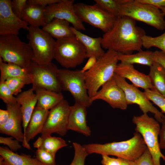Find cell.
Listing matches in <instances>:
<instances>
[{"label":"cell","instance_id":"obj_37","mask_svg":"<svg viewBox=\"0 0 165 165\" xmlns=\"http://www.w3.org/2000/svg\"><path fill=\"white\" fill-rule=\"evenodd\" d=\"M0 98L6 105L17 102L16 97L13 96L5 81L0 82Z\"/></svg>","mask_w":165,"mask_h":165},{"label":"cell","instance_id":"obj_44","mask_svg":"<svg viewBox=\"0 0 165 165\" xmlns=\"http://www.w3.org/2000/svg\"><path fill=\"white\" fill-rule=\"evenodd\" d=\"M153 59L165 69V53L161 51L156 50L153 52Z\"/></svg>","mask_w":165,"mask_h":165},{"label":"cell","instance_id":"obj_36","mask_svg":"<svg viewBox=\"0 0 165 165\" xmlns=\"http://www.w3.org/2000/svg\"><path fill=\"white\" fill-rule=\"evenodd\" d=\"M35 157L44 165H57L55 155L42 148H38L35 152Z\"/></svg>","mask_w":165,"mask_h":165},{"label":"cell","instance_id":"obj_9","mask_svg":"<svg viewBox=\"0 0 165 165\" xmlns=\"http://www.w3.org/2000/svg\"><path fill=\"white\" fill-rule=\"evenodd\" d=\"M58 77L63 90L69 92L75 102L86 108L91 105L86 86L85 72L81 70L59 69Z\"/></svg>","mask_w":165,"mask_h":165},{"label":"cell","instance_id":"obj_35","mask_svg":"<svg viewBox=\"0 0 165 165\" xmlns=\"http://www.w3.org/2000/svg\"><path fill=\"white\" fill-rule=\"evenodd\" d=\"M123 0H95L98 4L105 10L116 17L118 16V9Z\"/></svg>","mask_w":165,"mask_h":165},{"label":"cell","instance_id":"obj_18","mask_svg":"<svg viewBox=\"0 0 165 165\" xmlns=\"http://www.w3.org/2000/svg\"><path fill=\"white\" fill-rule=\"evenodd\" d=\"M115 73L130 80L137 88H141L144 90L154 89L148 75L138 71L133 64L120 62L117 64Z\"/></svg>","mask_w":165,"mask_h":165},{"label":"cell","instance_id":"obj_8","mask_svg":"<svg viewBox=\"0 0 165 165\" xmlns=\"http://www.w3.org/2000/svg\"><path fill=\"white\" fill-rule=\"evenodd\" d=\"M85 58L86 49L75 36L56 40L54 59L62 66L75 68Z\"/></svg>","mask_w":165,"mask_h":165},{"label":"cell","instance_id":"obj_40","mask_svg":"<svg viewBox=\"0 0 165 165\" xmlns=\"http://www.w3.org/2000/svg\"><path fill=\"white\" fill-rule=\"evenodd\" d=\"M27 0H13L12 1V8L15 14L21 18L22 12L27 4Z\"/></svg>","mask_w":165,"mask_h":165},{"label":"cell","instance_id":"obj_33","mask_svg":"<svg viewBox=\"0 0 165 165\" xmlns=\"http://www.w3.org/2000/svg\"><path fill=\"white\" fill-rule=\"evenodd\" d=\"M144 93L150 101L160 109L162 113H165V97L155 89L145 90Z\"/></svg>","mask_w":165,"mask_h":165},{"label":"cell","instance_id":"obj_50","mask_svg":"<svg viewBox=\"0 0 165 165\" xmlns=\"http://www.w3.org/2000/svg\"><path fill=\"white\" fill-rule=\"evenodd\" d=\"M159 9L165 14V7H160Z\"/></svg>","mask_w":165,"mask_h":165},{"label":"cell","instance_id":"obj_30","mask_svg":"<svg viewBox=\"0 0 165 165\" xmlns=\"http://www.w3.org/2000/svg\"><path fill=\"white\" fill-rule=\"evenodd\" d=\"M41 137L42 142L40 148L52 154L55 155L59 149L68 146L66 141L61 138L52 137L51 135L41 136Z\"/></svg>","mask_w":165,"mask_h":165},{"label":"cell","instance_id":"obj_14","mask_svg":"<svg viewBox=\"0 0 165 165\" xmlns=\"http://www.w3.org/2000/svg\"><path fill=\"white\" fill-rule=\"evenodd\" d=\"M74 2V0H61L46 7L45 17L47 24L54 19H58L67 21L78 30H85L83 22L75 11Z\"/></svg>","mask_w":165,"mask_h":165},{"label":"cell","instance_id":"obj_29","mask_svg":"<svg viewBox=\"0 0 165 165\" xmlns=\"http://www.w3.org/2000/svg\"><path fill=\"white\" fill-rule=\"evenodd\" d=\"M154 89L165 97V69L154 61L148 75Z\"/></svg>","mask_w":165,"mask_h":165},{"label":"cell","instance_id":"obj_16","mask_svg":"<svg viewBox=\"0 0 165 165\" xmlns=\"http://www.w3.org/2000/svg\"><path fill=\"white\" fill-rule=\"evenodd\" d=\"M101 100L114 108L125 110L127 107L125 93L117 84L113 77L105 83L94 96L90 98L92 102Z\"/></svg>","mask_w":165,"mask_h":165},{"label":"cell","instance_id":"obj_49","mask_svg":"<svg viewBox=\"0 0 165 165\" xmlns=\"http://www.w3.org/2000/svg\"><path fill=\"white\" fill-rule=\"evenodd\" d=\"M122 162V165H135L134 161L121 158Z\"/></svg>","mask_w":165,"mask_h":165},{"label":"cell","instance_id":"obj_41","mask_svg":"<svg viewBox=\"0 0 165 165\" xmlns=\"http://www.w3.org/2000/svg\"><path fill=\"white\" fill-rule=\"evenodd\" d=\"M101 163L102 165H122L121 158L111 157L105 155H102Z\"/></svg>","mask_w":165,"mask_h":165},{"label":"cell","instance_id":"obj_26","mask_svg":"<svg viewBox=\"0 0 165 165\" xmlns=\"http://www.w3.org/2000/svg\"><path fill=\"white\" fill-rule=\"evenodd\" d=\"M42 29L57 40L75 36L69 23L64 20L54 19Z\"/></svg>","mask_w":165,"mask_h":165},{"label":"cell","instance_id":"obj_47","mask_svg":"<svg viewBox=\"0 0 165 165\" xmlns=\"http://www.w3.org/2000/svg\"><path fill=\"white\" fill-rule=\"evenodd\" d=\"M97 59L94 57H90L83 67L81 70L84 72L88 71L91 69L95 64Z\"/></svg>","mask_w":165,"mask_h":165},{"label":"cell","instance_id":"obj_10","mask_svg":"<svg viewBox=\"0 0 165 165\" xmlns=\"http://www.w3.org/2000/svg\"><path fill=\"white\" fill-rule=\"evenodd\" d=\"M74 8L82 22L87 23L105 33L112 28L117 17L96 3L92 5L82 2L76 3Z\"/></svg>","mask_w":165,"mask_h":165},{"label":"cell","instance_id":"obj_45","mask_svg":"<svg viewBox=\"0 0 165 165\" xmlns=\"http://www.w3.org/2000/svg\"><path fill=\"white\" fill-rule=\"evenodd\" d=\"M139 2L149 4L159 8L165 7V0H136Z\"/></svg>","mask_w":165,"mask_h":165},{"label":"cell","instance_id":"obj_19","mask_svg":"<svg viewBox=\"0 0 165 165\" xmlns=\"http://www.w3.org/2000/svg\"><path fill=\"white\" fill-rule=\"evenodd\" d=\"M49 111L36 106L27 126L22 146L28 149H31L29 141L37 135L41 133Z\"/></svg>","mask_w":165,"mask_h":165},{"label":"cell","instance_id":"obj_23","mask_svg":"<svg viewBox=\"0 0 165 165\" xmlns=\"http://www.w3.org/2000/svg\"><path fill=\"white\" fill-rule=\"evenodd\" d=\"M0 160L6 165H44L35 158L24 154H18L6 147H0Z\"/></svg>","mask_w":165,"mask_h":165},{"label":"cell","instance_id":"obj_42","mask_svg":"<svg viewBox=\"0 0 165 165\" xmlns=\"http://www.w3.org/2000/svg\"><path fill=\"white\" fill-rule=\"evenodd\" d=\"M160 123L162 126L159 134V146L160 149H165V116L163 117Z\"/></svg>","mask_w":165,"mask_h":165},{"label":"cell","instance_id":"obj_25","mask_svg":"<svg viewBox=\"0 0 165 165\" xmlns=\"http://www.w3.org/2000/svg\"><path fill=\"white\" fill-rule=\"evenodd\" d=\"M34 91L37 98L36 106L46 110L51 109L64 99L61 93L41 88L36 89Z\"/></svg>","mask_w":165,"mask_h":165},{"label":"cell","instance_id":"obj_2","mask_svg":"<svg viewBox=\"0 0 165 165\" xmlns=\"http://www.w3.org/2000/svg\"><path fill=\"white\" fill-rule=\"evenodd\" d=\"M88 154L96 153L101 155H112L135 161L147 148L140 134L136 132L131 138L124 141L104 144H89L83 145Z\"/></svg>","mask_w":165,"mask_h":165},{"label":"cell","instance_id":"obj_34","mask_svg":"<svg viewBox=\"0 0 165 165\" xmlns=\"http://www.w3.org/2000/svg\"><path fill=\"white\" fill-rule=\"evenodd\" d=\"M72 145L74 150V155L73 160L69 165H85V160L88 154L83 146L80 144L74 142Z\"/></svg>","mask_w":165,"mask_h":165},{"label":"cell","instance_id":"obj_17","mask_svg":"<svg viewBox=\"0 0 165 165\" xmlns=\"http://www.w3.org/2000/svg\"><path fill=\"white\" fill-rule=\"evenodd\" d=\"M9 117L7 122L0 127V133L9 135L22 143L24 136L22 129V116L20 105L16 103L6 105Z\"/></svg>","mask_w":165,"mask_h":165},{"label":"cell","instance_id":"obj_12","mask_svg":"<svg viewBox=\"0 0 165 165\" xmlns=\"http://www.w3.org/2000/svg\"><path fill=\"white\" fill-rule=\"evenodd\" d=\"M113 77L117 84L124 91L128 105H137L143 114L151 112L154 114L158 121L161 122L162 118L165 116L153 106L144 92L141 91L133 84L128 83L125 79L115 73Z\"/></svg>","mask_w":165,"mask_h":165},{"label":"cell","instance_id":"obj_31","mask_svg":"<svg viewBox=\"0 0 165 165\" xmlns=\"http://www.w3.org/2000/svg\"><path fill=\"white\" fill-rule=\"evenodd\" d=\"M5 82L13 95H17L25 85L32 84V80L31 77H19L8 79Z\"/></svg>","mask_w":165,"mask_h":165},{"label":"cell","instance_id":"obj_1","mask_svg":"<svg viewBox=\"0 0 165 165\" xmlns=\"http://www.w3.org/2000/svg\"><path fill=\"white\" fill-rule=\"evenodd\" d=\"M145 30L136 25V20L129 17H116L112 28L102 37V48L118 53L132 54L142 50Z\"/></svg>","mask_w":165,"mask_h":165},{"label":"cell","instance_id":"obj_48","mask_svg":"<svg viewBox=\"0 0 165 165\" xmlns=\"http://www.w3.org/2000/svg\"><path fill=\"white\" fill-rule=\"evenodd\" d=\"M42 142V139L41 136L39 137L35 141L33 144V146L34 147L39 148H41Z\"/></svg>","mask_w":165,"mask_h":165},{"label":"cell","instance_id":"obj_24","mask_svg":"<svg viewBox=\"0 0 165 165\" xmlns=\"http://www.w3.org/2000/svg\"><path fill=\"white\" fill-rule=\"evenodd\" d=\"M46 8L27 3L22 12L21 19L30 26L43 27L47 24L45 17Z\"/></svg>","mask_w":165,"mask_h":165},{"label":"cell","instance_id":"obj_39","mask_svg":"<svg viewBox=\"0 0 165 165\" xmlns=\"http://www.w3.org/2000/svg\"><path fill=\"white\" fill-rule=\"evenodd\" d=\"M134 161L135 165H154L152 155L147 148Z\"/></svg>","mask_w":165,"mask_h":165},{"label":"cell","instance_id":"obj_43","mask_svg":"<svg viewBox=\"0 0 165 165\" xmlns=\"http://www.w3.org/2000/svg\"><path fill=\"white\" fill-rule=\"evenodd\" d=\"M61 0H28V3L36 5L46 7L47 6L58 2Z\"/></svg>","mask_w":165,"mask_h":165},{"label":"cell","instance_id":"obj_4","mask_svg":"<svg viewBox=\"0 0 165 165\" xmlns=\"http://www.w3.org/2000/svg\"><path fill=\"white\" fill-rule=\"evenodd\" d=\"M120 16L142 22L159 30L165 29V14L159 8L136 0H123L118 9V16Z\"/></svg>","mask_w":165,"mask_h":165},{"label":"cell","instance_id":"obj_51","mask_svg":"<svg viewBox=\"0 0 165 165\" xmlns=\"http://www.w3.org/2000/svg\"><path fill=\"white\" fill-rule=\"evenodd\" d=\"M0 165H6L3 163L0 160Z\"/></svg>","mask_w":165,"mask_h":165},{"label":"cell","instance_id":"obj_32","mask_svg":"<svg viewBox=\"0 0 165 165\" xmlns=\"http://www.w3.org/2000/svg\"><path fill=\"white\" fill-rule=\"evenodd\" d=\"M143 47L149 49L154 47L158 48L165 53V32L155 37L145 35L143 38Z\"/></svg>","mask_w":165,"mask_h":165},{"label":"cell","instance_id":"obj_3","mask_svg":"<svg viewBox=\"0 0 165 165\" xmlns=\"http://www.w3.org/2000/svg\"><path fill=\"white\" fill-rule=\"evenodd\" d=\"M118 54L113 50H107L97 59L94 66L85 72L86 86L90 98L113 77L119 61Z\"/></svg>","mask_w":165,"mask_h":165},{"label":"cell","instance_id":"obj_21","mask_svg":"<svg viewBox=\"0 0 165 165\" xmlns=\"http://www.w3.org/2000/svg\"><path fill=\"white\" fill-rule=\"evenodd\" d=\"M34 92L31 88L21 92L16 97L17 102L20 106L24 137L27 126L37 104V97Z\"/></svg>","mask_w":165,"mask_h":165},{"label":"cell","instance_id":"obj_6","mask_svg":"<svg viewBox=\"0 0 165 165\" xmlns=\"http://www.w3.org/2000/svg\"><path fill=\"white\" fill-rule=\"evenodd\" d=\"M132 121L136 126L135 130L141 135L149 151L154 165H160V159L165 160V156L159 146L158 136L160 128L158 122L147 114L134 116Z\"/></svg>","mask_w":165,"mask_h":165},{"label":"cell","instance_id":"obj_20","mask_svg":"<svg viewBox=\"0 0 165 165\" xmlns=\"http://www.w3.org/2000/svg\"><path fill=\"white\" fill-rule=\"evenodd\" d=\"M86 108L85 106L75 102L71 106L68 130L75 131L86 136L90 135L91 130L87 125L86 120Z\"/></svg>","mask_w":165,"mask_h":165},{"label":"cell","instance_id":"obj_46","mask_svg":"<svg viewBox=\"0 0 165 165\" xmlns=\"http://www.w3.org/2000/svg\"><path fill=\"white\" fill-rule=\"evenodd\" d=\"M9 117V112L7 109H0V127L4 125L7 122Z\"/></svg>","mask_w":165,"mask_h":165},{"label":"cell","instance_id":"obj_22","mask_svg":"<svg viewBox=\"0 0 165 165\" xmlns=\"http://www.w3.org/2000/svg\"><path fill=\"white\" fill-rule=\"evenodd\" d=\"M75 36L80 41L86 50V58L94 57L97 59L105 53L102 46V37L93 38L71 27Z\"/></svg>","mask_w":165,"mask_h":165},{"label":"cell","instance_id":"obj_11","mask_svg":"<svg viewBox=\"0 0 165 165\" xmlns=\"http://www.w3.org/2000/svg\"><path fill=\"white\" fill-rule=\"evenodd\" d=\"M32 80V88H38L57 93L63 90L58 77L59 69L51 62L40 65L32 61L28 68Z\"/></svg>","mask_w":165,"mask_h":165},{"label":"cell","instance_id":"obj_38","mask_svg":"<svg viewBox=\"0 0 165 165\" xmlns=\"http://www.w3.org/2000/svg\"><path fill=\"white\" fill-rule=\"evenodd\" d=\"M12 137H0V143L8 146L10 149L13 152H16L22 148L20 141L16 139L13 140Z\"/></svg>","mask_w":165,"mask_h":165},{"label":"cell","instance_id":"obj_28","mask_svg":"<svg viewBox=\"0 0 165 165\" xmlns=\"http://www.w3.org/2000/svg\"><path fill=\"white\" fill-rule=\"evenodd\" d=\"M0 82L5 81L12 78L30 77L28 68H23L16 64L3 62L0 58Z\"/></svg>","mask_w":165,"mask_h":165},{"label":"cell","instance_id":"obj_15","mask_svg":"<svg viewBox=\"0 0 165 165\" xmlns=\"http://www.w3.org/2000/svg\"><path fill=\"white\" fill-rule=\"evenodd\" d=\"M28 24L16 16L12 8V1L0 0V35H18L20 30H27Z\"/></svg>","mask_w":165,"mask_h":165},{"label":"cell","instance_id":"obj_7","mask_svg":"<svg viewBox=\"0 0 165 165\" xmlns=\"http://www.w3.org/2000/svg\"><path fill=\"white\" fill-rule=\"evenodd\" d=\"M27 38L33 54L32 61L40 65L52 62L54 59L56 40L39 27L29 26Z\"/></svg>","mask_w":165,"mask_h":165},{"label":"cell","instance_id":"obj_27","mask_svg":"<svg viewBox=\"0 0 165 165\" xmlns=\"http://www.w3.org/2000/svg\"><path fill=\"white\" fill-rule=\"evenodd\" d=\"M118 61L120 62L131 64H138L151 66L154 62L153 52L142 50L135 54H126L118 53Z\"/></svg>","mask_w":165,"mask_h":165},{"label":"cell","instance_id":"obj_5","mask_svg":"<svg viewBox=\"0 0 165 165\" xmlns=\"http://www.w3.org/2000/svg\"><path fill=\"white\" fill-rule=\"evenodd\" d=\"M0 58L5 62L28 68L33 54L29 44L21 41L17 35H0Z\"/></svg>","mask_w":165,"mask_h":165},{"label":"cell","instance_id":"obj_13","mask_svg":"<svg viewBox=\"0 0 165 165\" xmlns=\"http://www.w3.org/2000/svg\"><path fill=\"white\" fill-rule=\"evenodd\" d=\"M71 106L68 101L63 100L50 109L41 133V136L51 135L56 133L64 136L68 129Z\"/></svg>","mask_w":165,"mask_h":165}]
</instances>
